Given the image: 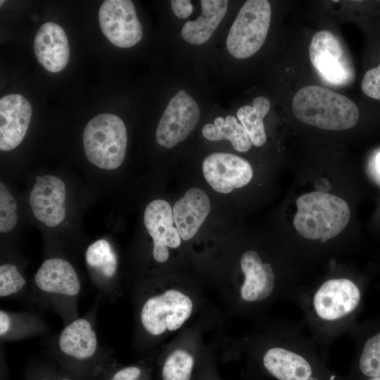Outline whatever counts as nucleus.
Returning <instances> with one entry per match:
<instances>
[{
	"mask_svg": "<svg viewBox=\"0 0 380 380\" xmlns=\"http://www.w3.org/2000/svg\"><path fill=\"white\" fill-rule=\"evenodd\" d=\"M292 110L304 123L327 130L352 128L359 118L358 108L350 99L316 85L303 87L296 93Z\"/></svg>",
	"mask_w": 380,
	"mask_h": 380,
	"instance_id": "f257e3e1",
	"label": "nucleus"
},
{
	"mask_svg": "<svg viewBox=\"0 0 380 380\" xmlns=\"http://www.w3.org/2000/svg\"><path fill=\"white\" fill-rule=\"evenodd\" d=\"M293 225L303 237L326 242L348 224L350 212L346 201L322 191L305 194L296 200Z\"/></svg>",
	"mask_w": 380,
	"mask_h": 380,
	"instance_id": "f03ea898",
	"label": "nucleus"
},
{
	"mask_svg": "<svg viewBox=\"0 0 380 380\" xmlns=\"http://www.w3.org/2000/svg\"><path fill=\"white\" fill-rule=\"evenodd\" d=\"M88 160L104 170H115L124 161L127 133L124 122L110 113L99 114L86 125L82 135Z\"/></svg>",
	"mask_w": 380,
	"mask_h": 380,
	"instance_id": "7ed1b4c3",
	"label": "nucleus"
},
{
	"mask_svg": "<svg viewBox=\"0 0 380 380\" xmlns=\"http://www.w3.org/2000/svg\"><path fill=\"white\" fill-rule=\"evenodd\" d=\"M270 19L271 6L268 1H246L227 34L226 45L229 52L239 59L255 53L266 39Z\"/></svg>",
	"mask_w": 380,
	"mask_h": 380,
	"instance_id": "20e7f679",
	"label": "nucleus"
},
{
	"mask_svg": "<svg viewBox=\"0 0 380 380\" xmlns=\"http://www.w3.org/2000/svg\"><path fill=\"white\" fill-rule=\"evenodd\" d=\"M192 310L193 302L189 296L180 291L168 289L144 300L140 310V322L148 334L158 336L167 331L179 329Z\"/></svg>",
	"mask_w": 380,
	"mask_h": 380,
	"instance_id": "39448f33",
	"label": "nucleus"
},
{
	"mask_svg": "<svg viewBox=\"0 0 380 380\" xmlns=\"http://www.w3.org/2000/svg\"><path fill=\"white\" fill-rule=\"evenodd\" d=\"M310 62L321 78L334 86H345L355 78L351 58L338 39L329 30L317 32L309 46Z\"/></svg>",
	"mask_w": 380,
	"mask_h": 380,
	"instance_id": "423d86ee",
	"label": "nucleus"
},
{
	"mask_svg": "<svg viewBox=\"0 0 380 380\" xmlns=\"http://www.w3.org/2000/svg\"><path fill=\"white\" fill-rule=\"evenodd\" d=\"M99 22L104 36L116 46L129 48L142 38V27L132 1H104L99 11Z\"/></svg>",
	"mask_w": 380,
	"mask_h": 380,
	"instance_id": "0eeeda50",
	"label": "nucleus"
},
{
	"mask_svg": "<svg viewBox=\"0 0 380 380\" xmlns=\"http://www.w3.org/2000/svg\"><path fill=\"white\" fill-rule=\"evenodd\" d=\"M200 118L196 101L185 91H179L169 102L156 132L157 142L171 148L184 141L193 131Z\"/></svg>",
	"mask_w": 380,
	"mask_h": 380,
	"instance_id": "6e6552de",
	"label": "nucleus"
},
{
	"mask_svg": "<svg viewBox=\"0 0 380 380\" xmlns=\"http://www.w3.org/2000/svg\"><path fill=\"white\" fill-rule=\"evenodd\" d=\"M205 179L216 191L229 194L246 186L253 177L251 164L243 158L227 153H213L202 164Z\"/></svg>",
	"mask_w": 380,
	"mask_h": 380,
	"instance_id": "1a4fd4ad",
	"label": "nucleus"
},
{
	"mask_svg": "<svg viewBox=\"0 0 380 380\" xmlns=\"http://www.w3.org/2000/svg\"><path fill=\"white\" fill-rule=\"evenodd\" d=\"M360 300L357 285L346 278L325 281L316 291L313 306L317 316L324 320L341 319L352 312Z\"/></svg>",
	"mask_w": 380,
	"mask_h": 380,
	"instance_id": "9d476101",
	"label": "nucleus"
},
{
	"mask_svg": "<svg viewBox=\"0 0 380 380\" xmlns=\"http://www.w3.org/2000/svg\"><path fill=\"white\" fill-rule=\"evenodd\" d=\"M66 189L54 175L37 176L30 194L34 215L49 227L58 225L65 217Z\"/></svg>",
	"mask_w": 380,
	"mask_h": 380,
	"instance_id": "9b49d317",
	"label": "nucleus"
},
{
	"mask_svg": "<svg viewBox=\"0 0 380 380\" xmlns=\"http://www.w3.org/2000/svg\"><path fill=\"white\" fill-rule=\"evenodd\" d=\"M144 225L153 239V255L158 262L169 258L168 248H177L181 244V237L174 227L172 209L165 200L156 199L146 206L144 214Z\"/></svg>",
	"mask_w": 380,
	"mask_h": 380,
	"instance_id": "f8f14e48",
	"label": "nucleus"
},
{
	"mask_svg": "<svg viewBox=\"0 0 380 380\" xmlns=\"http://www.w3.org/2000/svg\"><path fill=\"white\" fill-rule=\"evenodd\" d=\"M32 118V106L22 95L11 94L0 99V149L11 151L23 140Z\"/></svg>",
	"mask_w": 380,
	"mask_h": 380,
	"instance_id": "ddd939ff",
	"label": "nucleus"
},
{
	"mask_svg": "<svg viewBox=\"0 0 380 380\" xmlns=\"http://www.w3.org/2000/svg\"><path fill=\"white\" fill-rule=\"evenodd\" d=\"M36 287L46 294L74 298L81 291V283L72 265L66 260L51 258L44 260L37 271Z\"/></svg>",
	"mask_w": 380,
	"mask_h": 380,
	"instance_id": "4468645a",
	"label": "nucleus"
},
{
	"mask_svg": "<svg viewBox=\"0 0 380 380\" xmlns=\"http://www.w3.org/2000/svg\"><path fill=\"white\" fill-rule=\"evenodd\" d=\"M34 51L38 62L48 71L58 72L70 59V46L64 30L58 24L42 25L34 41Z\"/></svg>",
	"mask_w": 380,
	"mask_h": 380,
	"instance_id": "2eb2a0df",
	"label": "nucleus"
},
{
	"mask_svg": "<svg viewBox=\"0 0 380 380\" xmlns=\"http://www.w3.org/2000/svg\"><path fill=\"white\" fill-rule=\"evenodd\" d=\"M208 195L201 189L193 187L172 207L174 223L181 239L189 240L197 233L210 211Z\"/></svg>",
	"mask_w": 380,
	"mask_h": 380,
	"instance_id": "dca6fc26",
	"label": "nucleus"
},
{
	"mask_svg": "<svg viewBox=\"0 0 380 380\" xmlns=\"http://www.w3.org/2000/svg\"><path fill=\"white\" fill-rule=\"evenodd\" d=\"M244 281L241 296L248 302H256L268 298L274 287V274L269 263H263L255 251L245 252L241 258Z\"/></svg>",
	"mask_w": 380,
	"mask_h": 380,
	"instance_id": "f3484780",
	"label": "nucleus"
},
{
	"mask_svg": "<svg viewBox=\"0 0 380 380\" xmlns=\"http://www.w3.org/2000/svg\"><path fill=\"white\" fill-rule=\"evenodd\" d=\"M58 348L67 357L85 360L91 358L99 349L96 333L91 322L86 318H77L61 332Z\"/></svg>",
	"mask_w": 380,
	"mask_h": 380,
	"instance_id": "a211bd4d",
	"label": "nucleus"
},
{
	"mask_svg": "<svg viewBox=\"0 0 380 380\" xmlns=\"http://www.w3.org/2000/svg\"><path fill=\"white\" fill-rule=\"evenodd\" d=\"M266 370L278 380H310L312 369L303 356L282 348H272L265 353Z\"/></svg>",
	"mask_w": 380,
	"mask_h": 380,
	"instance_id": "6ab92c4d",
	"label": "nucleus"
},
{
	"mask_svg": "<svg viewBox=\"0 0 380 380\" xmlns=\"http://www.w3.org/2000/svg\"><path fill=\"white\" fill-rule=\"evenodd\" d=\"M227 5V0L201 1V15L184 25L181 32L182 38L191 44L206 42L224 17Z\"/></svg>",
	"mask_w": 380,
	"mask_h": 380,
	"instance_id": "aec40b11",
	"label": "nucleus"
},
{
	"mask_svg": "<svg viewBox=\"0 0 380 380\" xmlns=\"http://www.w3.org/2000/svg\"><path fill=\"white\" fill-rule=\"evenodd\" d=\"M203 137L210 141L227 139L231 142L234 149L246 152L253 144L243 127L233 115L217 117L214 124H205L202 129Z\"/></svg>",
	"mask_w": 380,
	"mask_h": 380,
	"instance_id": "412c9836",
	"label": "nucleus"
},
{
	"mask_svg": "<svg viewBox=\"0 0 380 380\" xmlns=\"http://www.w3.org/2000/svg\"><path fill=\"white\" fill-rule=\"evenodd\" d=\"M252 104L239 108L236 116L253 145L260 147L263 146L267 140L263 118L270 108V102L265 96H258L253 99Z\"/></svg>",
	"mask_w": 380,
	"mask_h": 380,
	"instance_id": "4be33fe9",
	"label": "nucleus"
},
{
	"mask_svg": "<svg viewBox=\"0 0 380 380\" xmlns=\"http://www.w3.org/2000/svg\"><path fill=\"white\" fill-rule=\"evenodd\" d=\"M87 265L101 281H109L116 274L118 259L110 243L99 239L91 243L85 253Z\"/></svg>",
	"mask_w": 380,
	"mask_h": 380,
	"instance_id": "5701e85b",
	"label": "nucleus"
},
{
	"mask_svg": "<svg viewBox=\"0 0 380 380\" xmlns=\"http://www.w3.org/2000/svg\"><path fill=\"white\" fill-rule=\"evenodd\" d=\"M194 367V357L188 351L176 349L165 360L162 380H191Z\"/></svg>",
	"mask_w": 380,
	"mask_h": 380,
	"instance_id": "b1692460",
	"label": "nucleus"
},
{
	"mask_svg": "<svg viewBox=\"0 0 380 380\" xmlns=\"http://www.w3.org/2000/svg\"><path fill=\"white\" fill-rule=\"evenodd\" d=\"M359 367L367 376H380V333L365 342L360 357Z\"/></svg>",
	"mask_w": 380,
	"mask_h": 380,
	"instance_id": "393cba45",
	"label": "nucleus"
},
{
	"mask_svg": "<svg viewBox=\"0 0 380 380\" xmlns=\"http://www.w3.org/2000/svg\"><path fill=\"white\" fill-rule=\"evenodd\" d=\"M26 285V279L18 267L11 263L0 266V297H11L23 290Z\"/></svg>",
	"mask_w": 380,
	"mask_h": 380,
	"instance_id": "a878e982",
	"label": "nucleus"
},
{
	"mask_svg": "<svg viewBox=\"0 0 380 380\" xmlns=\"http://www.w3.org/2000/svg\"><path fill=\"white\" fill-rule=\"evenodd\" d=\"M15 201L6 186L0 184V232L6 233L15 227L18 222Z\"/></svg>",
	"mask_w": 380,
	"mask_h": 380,
	"instance_id": "bb28decb",
	"label": "nucleus"
},
{
	"mask_svg": "<svg viewBox=\"0 0 380 380\" xmlns=\"http://www.w3.org/2000/svg\"><path fill=\"white\" fill-rule=\"evenodd\" d=\"M361 89L369 97L380 100V64L365 72Z\"/></svg>",
	"mask_w": 380,
	"mask_h": 380,
	"instance_id": "cd10ccee",
	"label": "nucleus"
},
{
	"mask_svg": "<svg viewBox=\"0 0 380 380\" xmlns=\"http://www.w3.org/2000/svg\"><path fill=\"white\" fill-rule=\"evenodd\" d=\"M111 380H144L143 372L138 366H127L117 371Z\"/></svg>",
	"mask_w": 380,
	"mask_h": 380,
	"instance_id": "c85d7f7f",
	"label": "nucleus"
},
{
	"mask_svg": "<svg viewBox=\"0 0 380 380\" xmlns=\"http://www.w3.org/2000/svg\"><path fill=\"white\" fill-rule=\"evenodd\" d=\"M172 11L179 18H188L193 11V6L190 1L173 0L171 1Z\"/></svg>",
	"mask_w": 380,
	"mask_h": 380,
	"instance_id": "c756f323",
	"label": "nucleus"
},
{
	"mask_svg": "<svg viewBox=\"0 0 380 380\" xmlns=\"http://www.w3.org/2000/svg\"><path fill=\"white\" fill-rule=\"evenodd\" d=\"M11 326V315L3 310H0V336L1 338L7 336L10 332Z\"/></svg>",
	"mask_w": 380,
	"mask_h": 380,
	"instance_id": "7c9ffc66",
	"label": "nucleus"
},
{
	"mask_svg": "<svg viewBox=\"0 0 380 380\" xmlns=\"http://www.w3.org/2000/svg\"><path fill=\"white\" fill-rule=\"evenodd\" d=\"M374 165L376 174L380 178V153L376 156Z\"/></svg>",
	"mask_w": 380,
	"mask_h": 380,
	"instance_id": "2f4dec72",
	"label": "nucleus"
},
{
	"mask_svg": "<svg viewBox=\"0 0 380 380\" xmlns=\"http://www.w3.org/2000/svg\"><path fill=\"white\" fill-rule=\"evenodd\" d=\"M371 380H380V376L373 377Z\"/></svg>",
	"mask_w": 380,
	"mask_h": 380,
	"instance_id": "473e14b6",
	"label": "nucleus"
},
{
	"mask_svg": "<svg viewBox=\"0 0 380 380\" xmlns=\"http://www.w3.org/2000/svg\"><path fill=\"white\" fill-rule=\"evenodd\" d=\"M1 5H2V4L4 2V1H1Z\"/></svg>",
	"mask_w": 380,
	"mask_h": 380,
	"instance_id": "72a5a7b5",
	"label": "nucleus"
},
{
	"mask_svg": "<svg viewBox=\"0 0 380 380\" xmlns=\"http://www.w3.org/2000/svg\"><path fill=\"white\" fill-rule=\"evenodd\" d=\"M61 380H70V379H63Z\"/></svg>",
	"mask_w": 380,
	"mask_h": 380,
	"instance_id": "f704fd0d",
	"label": "nucleus"
}]
</instances>
